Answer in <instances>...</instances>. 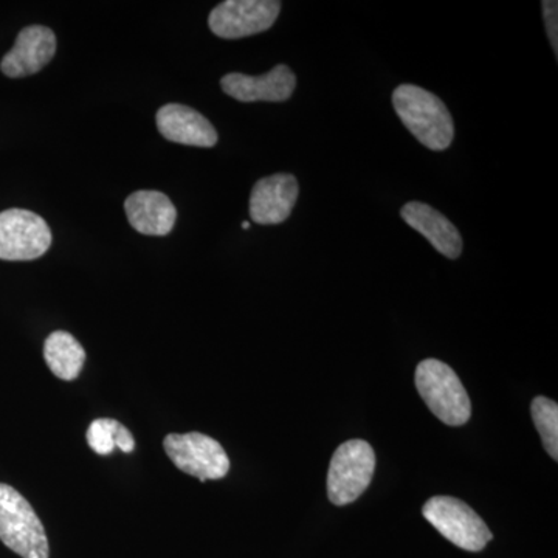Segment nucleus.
Listing matches in <instances>:
<instances>
[{
    "label": "nucleus",
    "instance_id": "obj_1",
    "mask_svg": "<svg viewBox=\"0 0 558 558\" xmlns=\"http://www.w3.org/2000/svg\"><path fill=\"white\" fill-rule=\"evenodd\" d=\"M392 106L403 126L432 150L449 148L454 138V123L449 109L432 92L402 84L392 94Z\"/></svg>",
    "mask_w": 558,
    "mask_h": 558
},
{
    "label": "nucleus",
    "instance_id": "obj_2",
    "mask_svg": "<svg viewBox=\"0 0 558 558\" xmlns=\"http://www.w3.org/2000/svg\"><path fill=\"white\" fill-rule=\"evenodd\" d=\"M414 379L418 395L440 422L451 427L468 424L472 414L469 395L449 365L436 359L424 360Z\"/></svg>",
    "mask_w": 558,
    "mask_h": 558
},
{
    "label": "nucleus",
    "instance_id": "obj_3",
    "mask_svg": "<svg viewBox=\"0 0 558 558\" xmlns=\"http://www.w3.org/2000/svg\"><path fill=\"white\" fill-rule=\"evenodd\" d=\"M0 542L22 558H49V538L35 509L7 484H0Z\"/></svg>",
    "mask_w": 558,
    "mask_h": 558
},
{
    "label": "nucleus",
    "instance_id": "obj_4",
    "mask_svg": "<svg viewBox=\"0 0 558 558\" xmlns=\"http://www.w3.org/2000/svg\"><path fill=\"white\" fill-rule=\"evenodd\" d=\"M376 470V453L366 440L341 444L330 459L328 498L336 506H348L368 488Z\"/></svg>",
    "mask_w": 558,
    "mask_h": 558
},
{
    "label": "nucleus",
    "instance_id": "obj_5",
    "mask_svg": "<svg viewBox=\"0 0 558 558\" xmlns=\"http://www.w3.org/2000/svg\"><path fill=\"white\" fill-rule=\"evenodd\" d=\"M422 513L442 537L469 553H480L494 538L484 520L461 499L453 497L428 499Z\"/></svg>",
    "mask_w": 558,
    "mask_h": 558
},
{
    "label": "nucleus",
    "instance_id": "obj_6",
    "mask_svg": "<svg viewBox=\"0 0 558 558\" xmlns=\"http://www.w3.org/2000/svg\"><path fill=\"white\" fill-rule=\"evenodd\" d=\"M163 449L175 468L202 483L222 480L230 472V459L226 450L218 440L204 433H171L163 440Z\"/></svg>",
    "mask_w": 558,
    "mask_h": 558
},
{
    "label": "nucleus",
    "instance_id": "obj_7",
    "mask_svg": "<svg viewBox=\"0 0 558 558\" xmlns=\"http://www.w3.org/2000/svg\"><path fill=\"white\" fill-rule=\"evenodd\" d=\"M51 245L49 223L28 209L0 213V259H38Z\"/></svg>",
    "mask_w": 558,
    "mask_h": 558
},
{
    "label": "nucleus",
    "instance_id": "obj_8",
    "mask_svg": "<svg viewBox=\"0 0 558 558\" xmlns=\"http://www.w3.org/2000/svg\"><path fill=\"white\" fill-rule=\"evenodd\" d=\"M281 11L277 0H227L209 13L208 25L222 39H240L269 31Z\"/></svg>",
    "mask_w": 558,
    "mask_h": 558
},
{
    "label": "nucleus",
    "instance_id": "obj_9",
    "mask_svg": "<svg viewBox=\"0 0 558 558\" xmlns=\"http://www.w3.org/2000/svg\"><path fill=\"white\" fill-rule=\"evenodd\" d=\"M299 193L295 175L286 172L258 180L250 196V218L259 226L284 222L295 207Z\"/></svg>",
    "mask_w": 558,
    "mask_h": 558
},
{
    "label": "nucleus",
    "instance_id": "obj_10",
    "mask_svg": "<svg viewBox=\"0 0 558 558\" xmlns=\"http://www.w3.org/2000/svg\"><path fill=\"white\" fill-rule=\"evenodd\" d=\"M220 86L229 97L238 101L282 102L292 97L296 87V76L288 65L279 64L260 76L229 73L220 81Z\"/></svg>",
    "mask_w": 558,
    "mask_h": 558
},
{
    "label": "nucleus",
    "instance_id": "obj_11",
    "mask_svg": "<svg viewBox=\"0 0 558 558\" xmlns=\"http://www.w3.org/2000/svg\"><path fill=\"white\" fill-rule=\"evenodd\" d=\"M54 51V33L43 25H32L20 33L13 49L0 62V70L9 78L35 75L53 60Z\"/></svg>",
    "mask_w": 558,
    "mask_h": 558
},
{
    "label": "nucleus",
    "instance_id": "obj_12",
    "mask_svg": "<svg viewBox=\"0 0 558 558\" xmlns=\"http://www.w3.org/2000/svg\"><path fill=\"white\" fill-rule=\"evenodd\" d=\"M157 128L165 138L172 143L199 148H213L218 143V131L196 109L190 106H163L156 116Z\"/></svg>",
    "mask_w": 558,
    "mask_h": 558
},
{
    "label": "nucleus",
    "instance_id": "obj_13",
    "mask_svg": "<svg viewBox=\"0 0 558 558\" xmlns=\"http://www.w3.org/2000/svg\"><path fill=\"white\" fill-rule=\"evenodd\" d=\"M132 229L148 236H165L174 229L178 209L160 191H135L124 202Z\"/></svg>",
    "mask_w": 558,
    "mask_h": 558
},
{
    "label": "nucleus",
    "instance_id": "obj_14",
    "mask_svg": "<svg viewBox=\"0 0 558 558\" xmlns=\"http://www.w3.org/2000/svg\"><path fill=\"white\" fill-rule=\"evenodd\" d=\"M400 215L411 229L427 238L429 244L438 250L440 255L449 259L459 258L462 253L461 234L446 216L440 215L438 209L422 202H409L403 205Z\"/></svg>",
    "mask_w": 558,
    "mask_h": 558
},
{
    "label": "nucleus",
    "instance_id": "obj_15",
    "mask_svg": "<svg viewBox=\"0 0 558 558\" xmlns=\"http://www.w3.org/2000/svg\"><path fill=\"white\" fill-rule=\"evenodd\" d=\"M44 359L58 379L72 381L83 371L86 351L72 333L57 330L47 337L44 344Z\"/></svg>",
    "mask_w": 558,
    "mask_h": 558
},
{
    "label": "nucleus",
    "instance_id": "obj_16",
    "mask_svg": "<svg viewBox=\"0 0 558 558\" xmlns=\"http://www.w3.org/2000/svg\"><path fill=\"white\" fill-rule=\"evenodd\" d=\"M532 418L549 457L558 459V405L548 398H535L531 407Z\"/></svg>",
    "mask_w": 558,
    "mask_h": 558
},
{
    "label": "nucleus",
    "instance_id": "obj_17",
    "mask_svg": "<svg viewBox=\"0 0 558 558\" xmlns=\"http://www.w3.org/2000/svg\"><path fill=\"white\" fill-rule=\"evenodd\" d=\"M120 422L116 418H97L87 429V444L95 453L108 457L116 450V438L119 433Z\"/></svg>",
    "mask_w": 558,
    "mask_h": 558
},
{
    "label": "nucleus",
    "instance_id": "obj_18",
    "mask_svg": "<svg viewBox=\"0 0 558 558\" xmlns=\"http://www.w3.org/2000/svg\"><path fill=\"white\" fill-rule=\"evenodd\" d=\"M543 5V16H545L546 32H548L550 46L554 53H558V3L556 0H545Z\"/></svg>",
    "mask_w": 558,
    "mask_h": 558
},
{
    "label": "nucleus",
    "instance_id": "obj_19",
    "mask_svg": "<svg viewBox=\"0 0 558 558\" xmlns=\"http://www.w3.org/2000/svg\"><path fill=\"white\" fill-rule=\"evenodd\" d=\"M116 449L123 451V453H132L135 449L134 436L123 424L120 425L119 433H117Z\"/></svg>",
    "mask_w": 558,
    "mask_h": 558
},
{
    "label": "nucleus",
    "instance_id": "obj_20",
    "mask_svg": "<svg viewBox=\"0 0 558 558\" xmlns=\"http://www.w3.org/2000/svg\"><path fill=\"white\" fill-rule=\"evenodd\" d=\"M242 229H244V230L250 229V222H247V220H245V222H242Z\"/></svg>",
    "mask_w": 558,
    "mask_h": 558
}]
</instances>
